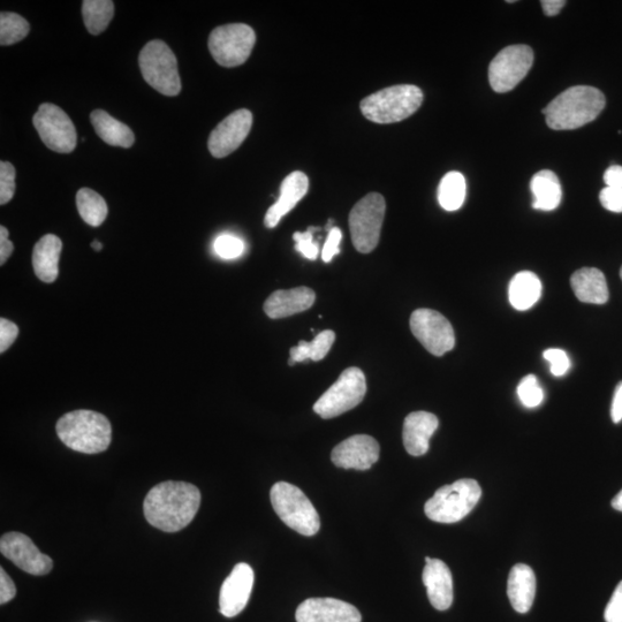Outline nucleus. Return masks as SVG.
<instances>
[{"label": "nucleus", "mask_w": 622, "mask_h": 622, "mask_svg": "<svg viewBox=\"0 0 622 622\" xmlns=\"http://www.w3.org/2000/svg\"><path fill=\"white\" fill-rule=\"evenodd\" d=\"M200 505L199 488L187 482L168 481L149 491L143 510L151 526L165 533H177L194 520Z\"/></svg>", "instance_id": "nucleus-1"}, {"label": "nucleus", "mask_w": 622, "mask_h": 622, "mask_svg": "<svg viewBox=\"0 0 622 622\" xmlns=\"http://www.w3.org/2000/svg\"><path fill=\"white\" fill-rule=\"evenodd\" d=\"M605 104L601 90L590 86H575L558 95L542 112L551 130L572 131L593 123L601 115Z\"/></svg>", "instance_id": "nucleus-2"}, {"label": "nucleus", "mask_w": 622, "mask_h": 622, "mask_svg": "<svg viewBox=\"0 0 622 622\" xmlns=\"http://www.w3.org/2000/svg\"><path fill=\"white\" fill-rule=\"evenodd\" d=\"M57 435L71 450L96 454L108 450L112 428L106 417L93 411H74L60 417Z\"/></svg>", "instance_id": "nucleus-3"}, {"label": "nucleus", "mask_w": 622, "mask_h": 622, "mask_svg": "<svg viewBox=\"0 0 622 622\" xmlns=\"http://www.w3.org/2000/svg\"><path fill=\"white\" fill-rule=\"evenodd\" d=\"M423 93L419 87L400 85L385 88L361 102L362 115L376 124L405 120L420 109Z\"/></svg>", "instance_id": "nucleus-4"}, {"label": "nucleus", "mask_w": 622, "mask_h": 622, "mask_svg": "<svg viewBox=\"0 0 622 622\" xmlns=\"http://www.w3.org/2000/svg\"><path fill=\"white\" fill-rule=\"evenodd\" d=\"M270 498L273 510L287 527L303 536H314L320 532V515L305 493L295 485L276 483Z\"/></svg>", "instance_id": "nucleus-5"}, {"label": "nucleus", "mask_w": 622, "mask_h": 622, "mask_svg": "<svg viewBox=\"0 0 622 622\" xmlns=\"http://www.w3.org/2000/svg\"><path fill=\"white\" fill-rule=\"evenodd\" d=\"M481 496L480 484L475 480H459L438 489L424 506V512L431 521L451 525L465 519L479 504Z\"/></svg>", "instance_id": "nucleus-6"}, {"label": "nucleus", "mask_w": 622, "mask_h": 622, "mask_svg": "<svg viewBox=\"0 0 622 622\" xmlns=\"http://www.w3.org/2000/svg\"><path fill=\"white\" fill-rule=\"evenodd\" d=\"M143 79L158 93L177 96L181 91L178 62L173 51L163 41H151L139 58Z\"/></svg>", "instance_id": "nucleus-7"}, {"label": "nucleus", "mask_w": 622, "mask_h": 622, "mask_svg": "<svg viewBox=\"0 0 622 622\" xmlns=\"http://www.w3.org/2000/svg\"><path fill=\"white\" fill-rule=\"evenodd\" d=\"M366 375L359 368H348L338 381L316 401L314 412L329 420L359 406L366 397Z\"/></svg>", "instance_id": "nucleus-8"}, {"label": "nucleus", "mask_w": 622, "mask_h": 622, "mask_svg": "<svg viewBox=\"0 0 622 622\" xmlns=\"http://www.w3.org/2000/svg\"><path fill=\"white\" fill-rule=\"evenodd\" d=\"M385 211L384 197L377 193H370L355 204L350 214V230L358 252L369 254L378 246Z\"/></svg>", "instance_id": "nucleus-9"}, {"label": "nucleus", "mask_w": 622, "mask_h": 622, "mask_svg": "<svg viewBox=\"0 0 622 622\" xmlns=\"http://www.w3.org/2000/svg\"><path fill=\"white\" fill-rule=\"evenodd\" d=\"M256 43L254 29L245 24H231L212 30L209 49L216 62L224 67L245 64Z\"/></svg>", "instance_id": "nucleus-10"}, {"label": "nucleus", "mask_w": 622, "mask_h": 622, "mask_svg": "<svg viewBox=\"0 0 622 622\" xmlns=\"http://www.w3.org/2000/svg\"><path fill=\"white\" fill-rule=\"evenodd\" d=\"M534 64V51L528 45H511L493 58L489 67L490 85L496 93L513 90L527 77Z\"/></svg>", "instance_id": "nucleus-11"}, {"label": "nucleus", "mask_w": 622, "mask_h": 622, "mask_svg": "<svg viewBox=\"0 0 622 622\" xmlns=\"http://www.w3.org/2000/svg\"><path fill=\"white\" fill-rule=\"evenodd\" d=\"M33 123L45 146L52 151L70 154L77 147V130L70 117L59 106L42 104L35 113Z\"/></svg>", "instance_id": "nucleus-12"}, {"label": "nucleus", "mask_w": 622, "mask_h": 622, "mask_svg": "<svg viewBox=\"0 0 622 622\" xmlns=\"http://www.w3.org/2000/svg\"><path fill=\"white\" fill-rule=\"evenodd\" d=\"M413 335L426 350L435 356H443L453 350L455 335L449 320L432 309H417L411 316Z\"/></svg>", "instance_id": "nucleus-13"}, {"label": "nucleus", "mask_w": 622, "mask_h": 622, "mask_svg": "<svg viewBox=\"0 0 622 622\" xmlns=\"http://www.w3.org/2000/svg\"><path fill=\"white\" fill-rule=\"evenodd\" d=\"M0 551L20 570L36 575H47L52 571V559L44 555L30 538L21 533L12 532L2 536Z\"/></svg>", "instance_id": "nucleus-14"}, {"label": "nucleus", "mask_w": 622, "mask_h": 622, "mask_svg": "<svg viewBox=\"0 0 622 622\" xmlns=\"http://www.w3.org/2000/svg\"><path fill=\"white\" fill-rule=\"evenodd\" d=\"M252 125V112L245 109L233 112L212 131L208 142L211 155L224 158L234 153L247 139Z\"/></svg>", "instance_id": "nucleus-15"}, {"label": "nucleus", "mask_w": 622, "mask_h": 622, "mask_svg": "<svg viewBox=\"0 0 622 622\" xmlns=\"http://www.w3.org/2000/svg\"><path fill=\"white\" fill-rule=\"evenodd\" d=\"M255 575L248 564L240 563L233 568L219 594V611L226 618L237 617L245 610L254 587Z\"/></svg>", "instance_id": "nucleus-16"}, {"label": "nucleus", "mask_w": 622, "mask_h": 622, "mask_svg": "<svg viewBox=\"0 0 622 622\" xmlns=\"http://www.w3.org/2000/svg\"><path fill=\"white\" fill-rule=\"evenodd\" d=\"M379 444L367 435L347 438L333 449L331 460L339 468L368 470L379 459Z\"/></svg>", "instance_id": "nucleus-17"}, {"label": "nucleus", "mask_w": 622, "mask_h": 622, "mask_svg": "<svg viewBox=\"0 0 622 622\" xmlns=\"http://www.w3.org/2000/svg\"><path fill=\"white\" fill-rule=\"evenodd\" d=\"M297 622H361L358 609L336 598H309L295 613Z\"/></svg>", "instance_id": "nucleus-18"}, {"label": "nucleus", "mask_w": 622, "mask_h": 622, "mask_svg": "<svg viewBox=\"0 0 622 622\" xmlns=\"http://www.w3.org/2000/svg\"><path fill=\"white\" fill-rule=\"evenodd\" d=\"M422 580L431 605L438 611L449 610L453 603V579L444 561L427 557Z\"/></svg>", "instance_id": "nucleus-19"}, {"label": "nucleus", "mask_w": 622, "mask_h": 622, "mask_svg": "<svg viewBox=\"0 0 622 622\" xmlns=\"http://www.w3.org/2000/svg\"><path fill=\"white\" fill-rule=\"evenodd\" d=\"M309 189V179L305 173L295 171L286 177L280 186V196L278 201L270 207L265 215L264 224L268 229L275 227L282 221L288 212L306 196Z\"/></svg>", "instance_id": "nucleus-20"}, {"label": "nucleus", "mask_w": 622, "mask_h": 622, "mask_svg": "<svg viewBox=\"0 0 622 622\" xmlns=\"http://www.w3.org/2000/svg\"><path fill=\"white\" fill-rule=\"evenodd\" d=\"M439 427L437 416L428 412L409 414L404 422V445L413 457H421L429 451L430 439Z\"/></svg>", "instance_id": "nucleus-21"}, {"label": "nucleus", "mask_w": 622, "mask_h": 622, "mask_svg": "<svg viewBox=\"0 0 622 622\" xmlns=\"http://www.w3.org/2000/svg\"><path fill=\"white\" fill-rule=\"evenodd\" d=\"M316 294L311 288L297 287L293 290L273 292L264 303V311L272 320L303 313L313 307Z\"/></svg>", "instance_id": "nucleus-22"}, {"label": "nucleus", "mask_w": 622, "mask_h": 622, "mask_svg": "<svg viewBox=\"0 0 622 622\" xmlns=\"http://www.w3.org/2000/svg\"><path fill=\"white\" fill-rule=\"evenodd\" d=\"M507 594L515 611L527 613L532 609L536 595V576L532 568L525 564L512 568L508 576Z\"/></svg>", "instance_id": "nucleus-23"}, {"label": "nucleus", "mask_w": 622, "mask_h": 622, "mask_svg": "<svg viewBox=\"0 0 622 622\" xmlns=\"http://www.w3.org/2000/svg\"><path fill=\"white\" fill-rule=\"evenodd\" d=\"M573 291L581 302L605 305L609 301V288L604 273L595 268H583L571 278Z\"/></svg>", "instance_id": "nucleus-24"}, {"label": "nucleus", "mask_w": 622, "mask_h": 622, "mask_svg": "<svg viewBox=\"0 0 622 622\" xmlns=\"http://www.w3.org/2000/svg\"><path fill=\"white\" fill-rule=\"evenodd\" d=\"M63 242L55 234H47L37 242L33 252V267L36 276L44 283H53L58 277L59 260Z\"/></svg>", "instance_id": "nucleus-25"}, {"label": "nucleus", "mask_w": 622, "mask_h": 622, "mask_svg": "<svg viewBox=\"0 0 622 622\" xmlns=\"http://www.w3.org/2000/svg\"><path fill=\"white\" fill-rule=\"evenodd\" d=\"M542 297V283L534 272L521 271L511 280L508 298L513 308L525 311L536 305Z\"/></svg>", "instance_id": "nucleus-26"}, {"label": "nucleus", "mask_w": 622, "mask_h": 622, "mask_svg": "<svg viewBox=\"0 0 622 622\" xmlns=\"http://www.w3.org/2000/svg\"><path fill=\"white\" fill-rule=\"evenodd\" d=\"M530 189L534 195V209L552 211L560 206L563 191L555 172L550 170L537 172L530 182Z\"/></svg>", "instance_id": "nucleus-27"}, {"label": "nucleus", "mask_w": 622, "mask_h": 622, "mask_svg": "<svg viewBox=\"0 0 622 622\" xmlns=\"http://www.w3.org/2000/svg\"><path fill=\"white\" fill-rule=\"evenodd\" d=\"M98 136L110 146L131 148L135 141L134 133L127 125L111 117L108 112L95 110L90 116Z\"/></svg>", "instance_id": "nucleus-28"}, {"label": "nucleus", "mask_w": 622, "mask_h": 622, "mask_svg": "<svg viewBox=\"0 0 622 622\" xmlns=\"http://www.w3.org/2000/svg\"><path fill=\"white\" fill-rule=\"evenodd\" d=\"M336 340V333L331 330H325L316 336L313 341H300L298 346L291 348V359L288 361L290 366H294L297 362H305L306 360L321 361L331 351V347Z\"/></svg>", "instance_id": "nucleus-29"}, {"label": "nucleus", "mask_w": 622, "mask_h": 622, "mask_svg": "<svg viewBox=\"0 0 622 622\" xmlns=\"http://www.w3.org/2000/svg\"><path fill=\"white\" fill-rule=\"evenodd\" d=\"M466 179L460 172H450L438 187V202L446 211H457L466 200Z\"/></svg>", "instance_id": "nucleus-30"}, {"label": "nucleus", "mask_w": 622, "mask_h": 622, "mask_svg": "<svg viewBox=\"0 0 622 622\" xmlns=\"http://www.w3.org/2000/svg\"><path fill=\"white\" fill-rule=\"evenodd\" d=\"M113 14L115 4L111 0H85L82 3V17L90 34L103 33L108 28Z\"/></svg>", "instance_id": "nucleus-31"}, {"label": "nucleus", "mask_w": 622, "mask_h": 622, "mask_svg": "<svg viewBox=\"0 0 622 622\" xmlns=\"http://www.w3.org/2000/svg\"><path fill=\"white\" fill-rule=\"evenodd\" d=\"M77 207L83 221L97 227L108 217V206L103 197L90 188H82L77 194Z\"/></svg>", "instance_id": "nucleus-32"}, {"label": "nucleus", "mask_w": 622, "mask_h": 622, "mask_svg": "<svg viewBox=\"0 0 622 622\" xmlns=\"http://www.w3.org/2000/svg\"><path fill=\"white\" fill-rule=\"evenodd\" d=\"M29 29L28 21L19 14L3 12L0 15V44L6 47L24 40Z\"/></svg>", "instance_id": "nucleus-33"}, {"label": "nucleus", "mask_w": 622, "mask_h": 622, "mask_svg": "<svg viewBox=\"0 0 622 622\" xmlns=\"http://www.w3.org/2000/svg\"><path fill=\"white\" fill-rule=\"evenodd\" d=\"M518 396L522 405L527 408H536L542 404L544 391L536 376L528 375L522 379L518 386Z\"/></svg>", "instance_id": "nucleus-34"}, {"label": "nucleus", "mask_w": 622, "mask_h": 622, "mask_svg": "<svg viewBox=\"0 0 622 622\" xmlns=\"http://www.w3.org/2000/svg\"><path fill=\"white\" fill-rule=\"evenodd\" d=\"M215 250L218 256L225 260L237 259L245 252L244 241L230 234H223L215 241Z\"/></svg>", "instance_id": "nucleus-35"}, {"label": "nucleus", "mask_w": 622, "mask_h": 622, "mask_svg": "<svg viewBox=\"0 0 622 622\" xmlns=\"http://www.w3.org/2000/svg\"><path fill=\"white\" fill-rule=\"evenodd\" d=\"M318 231L317 227H309L307 232L294 233L293 239L295 241V249L300 254L306 257V259L315 261L320 253V248L316 242H314V232Z\"/></svg>", "instance_id": "nucleus-36"}, {"label": "nucleus", "mask_w": 622, "mask_h": 622, "mask_svg": "<svg viewBox=\"0 0 622 622\" xmlns=\"http://www.w3.org/2000/svg\"><path fill=\"white\" fill-rule=\"evenodd\" d=\"M15 193V169L9 162L0 163V204L9 203Z\"/></svg>", "instance_id": "nucleus-37"}, {"label": "nucleus", "mask_w": 622, "mask_h": 622, "mask_svg": "<svg viewBox=\"0 0 622 622\" xmlns=\"http://www.w3.org/2000/svg\"><path fill=\"white\" fill-rule=\"evenodd\" d=\"M543 358L550 363L551 373L557 377L564 376L571 368V361L565 351L550 348L543 353Z\"/></svg>", "instance_id": "nucleus-38"}, {"label": "nucleus", "mask_w": 622, "mask_h": 622, "mask_svg": "<svg viewBox=\"0 0 622 622\" xmlns=\"http://www.w3.org/2000/svg\"><path fill=\"white\" fill-rule=\"evenodd\" d=\"M599 201L606 210L620 214L622 212V188L605 187L599 194Z\"/></svg>", "instance_id": "nucleus-39"}, {"label": "nucleus", "mask_w": 622, "mask_h": 622, "mask_svg": "<svg viewBox=\"0 0 622 622\" xmlns=\"http://www.w3.org/2000/svg\"><path fill=\"white\" fill-rule=\"evenodd\" d=\"M604 618L606 622H622V581L614 590L610 602L606 606Z\"/></svg>", "instance_id": "nucleus-40"}, {"label": "nucleus", "mask_w": 622, "mask_h": 622, "mask_svg": "<svg viewBox=\"0 0 622 622\" xmlns=\"http://www.w3.org/2000/svg\"><path fill=\"white\" fill-rule=\"evenodd\" d=\"M18 335V325L2 318L0 320V352L4 353L9 350Z\"/></svg>", "instance_id": "nucleus-41"}, {"label": "nucleus", "mask_w": 622, "mask_h": 622, "mask_svg": "<svg viewBox=\"0 0 622 622\" xmlns=\"http://www.w3.org/2000/svg\"><path fill=\"white\" fill-rule=\"evenodd\" d=\"M341 238H343L341 231L338 227H333V229L329 232L328 239H326L323 247L322 259L325 263H330L333 257L340 253L339 246Z\"/></svg>", "instance_id": "nucleus-42"}, {"label": "nucleus", "mask_w": 622, "mask_h": 622, "mask_svg": "<svg viewBox=\"0 0 622 622\" xmlns=\"http://www.w3.org/2000/svg\"><path fill=\"white\" fill-rule=\"evenodd\" d=\"M17 595V588L3 568L0 570V603L3 605L12 601Z\"/></svg>", "instance_id": "nucleus-43"}, {"label": "nucleus", "mask_w": 622, "mask_h": 622, "mask_svg": "<svg viewBox=\"0 0 622 622\" xmlns=\"http://www.w3.org/2000/svg\"><path fill=\"white\" fill-rule=\"evenodd\" d=\"M14 245L9 240V231L5 226L0 227V264L4 265L12 255Z\"/></svg>", "instance_id": "nucleus-44"}, {"label": "nucleus", "mask_w": 622, "mask_h": 622, "mask_svg": "<svg viewBox=\"0 0 622 622\" xmlns=\"http://www.w3.org/2000/svg\"><path fill=\"white\" fill-rule=\"evenodd\" d=\"M606 187L622 188V166L612 165L604 173Z\"/></svg>", "instance_id": "nucleus-45"}, {"label": "nucleus", "mask_w": 622, "mask_h": 622, "mask_svg": "<svg viewBox=\"0 0 622 622\" xmlns=\"http://www.w3.org/2000/svg\"><path fill=\"white\" fill-rule=\"evenodd\" d=\"M611 417L614 423H619L622 420V382L618 384L616 391H614Z\"/></svg>", "instance_id": "nucleus-46"}, {"label": "nucleus", "mask_w": 622, "mask_h": 622, "mask_svg": "<svg viewBox=\"0 0 622 622\" xmlns=\"http://www.w3.org/2000/svg\"><path fill=\"white\" fill-rule=\"evenodd\" d=\"M542 9L548 17H555L566 5L565 0H543Z\"/></svg>", "instance_id": "nucleus-47"}, {"label": "nucleus", "mask_w": 622, "mask_h": 622, "mask_svg": "<svg viewBox=\"0 0 622 622\" xmlns=\"http://www.w3.org/2000/svg\"><path fill=\"white\" fill-rule=\"evenodd\" d=\"M612 507L614 510L622 512V490L612 500Z\"/></svg>", "instance_id": "nucleus-48"}, {"label": "nucleus", "mask_w": 622, "mask_h": 622, "mask_svg": "<svg viewBox=\"0 0 622 622\" xmlns=\"http://www.w3.org/2000/svg\"><path fill=\"white\" fill-rule=\"evenodd\" d=\"M91 247H93L96 250V252H101L103 245L101 244L100 241L95 240L93 241V244H91Z\"/></svg>", "instance_id": "nucleus-49"}, {"label": "nucleus", "mask_w": 622, "mask_h": 622, "mask_svg": "<svg viewBox=\"0 0 622 622\" xmlns=\"http://www.w3.org/2000/svg\"><path fill=\"white\" fill-rule=\"evenodd\" d=\"M620 277H621V280H622V267H621V270H620Z\"/></svg>", "instance_id": "nucleus-50"}]
</instances>
